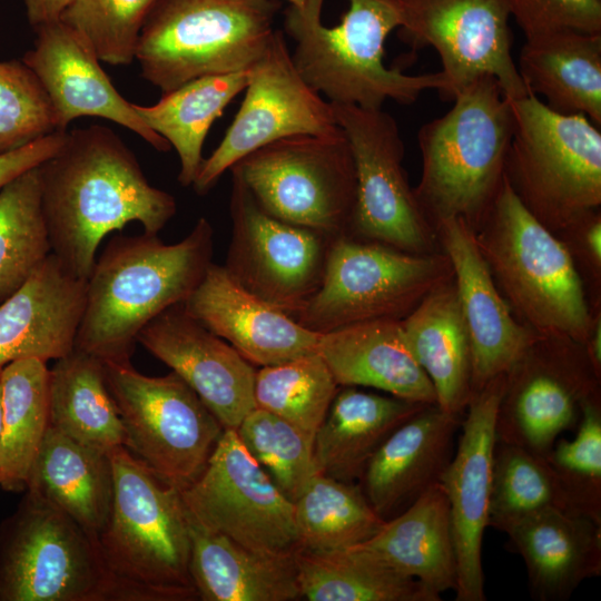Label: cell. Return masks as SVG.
Masks as SVG:
<instances>
[{"instance_id": "48", "label": "cell", "mask_w": 601, "mask_h": 601, "mask_svg": "<svg viewBox=\"0 0 601 601\" xmlns=\"http://www.w3.org/2000/svg\"><path fill=\"white\" fill-rule=\"evenodd\" d=\"M71 0H24L27 18L36 29L45 23L59 20Z\"/></svg>"}, {"instance_id": "28", "label": "cell", "mask_w": 601, "mask_h": 601, "mask_svg": "<svg viewBox=\"0 0 601 601\" xmlns=\"http://www.w3.org/2000/svg\"><path fill=\"white\" fill-rule=\"evenodd\" d=\"M187 511V510H186ZM188 516L189 573L204 601H290L300 598L294 554L250 550Z\"/></svg>"}, {"instance_id": "40", "label": "cell", "mask_w": 601, "mask_h": 601, "mask_svg": "<svg viewBox=\"0 0 601 601\" xmlns=\"http://www.w3.org/2000/svg\"><path fill=\"white\" fill-rule=\"evenodd\" d=\"M339 387L316 352L256 371L255 407L286 420L314 443Z\"/></svg>"}, {"instance_id": "38", "label": "cell", "mask_w": 601, "mask_h": 601, "mask_svg": "<svg viewBox=\"0 0 601 601\" xmlns=\"http://www.w3.org/2000/svg\"><path fill=\"white\" fill-rule=\"evenodd\" d=\"M298 550L327 553L373 538L385 524L358 483L322 473L312 476L294 501Z\"/></svg>"}, {"instance_id": "49", "label": "cell", "mask_w": 601, "mask_h": 601, "mask_svg": "<svg viewBox=\"0 0 601 601\" xmlns=\"http://www.w3.org/2000/svg\"><path fill=\"white\" fill-rule=\"evenodd\" d=\"M588 246L594 258L600 262L601 259V223L600 219H595L588 229L587 233Z\"/></svg>"}, {"instance_id": "27", "label": "cell", "mask_w": 601, "mask_h": 601, "mask_svg": "<svg viewBox=\"0 0 601 601\" xmlns=\"http://www.w3.org/2000/svg\"><path fill=\"white\" fill-rule=\"evenodd\" d=\"M317 353L339 386H366L436 405L432 382L412 354L401 321L375 319L321 334Z\"/></svg>"}, {"instance_id": "36", "label": "cell", "mask_w": 601, "mask_h": 601, "mask_svg": "<svg viewBox=\"0 0 601 601\" xmlns=\"http://www.w3.org/2000/svg\"><path fill=\"white\" fill-rule=\"evenodd\" d=\"M300 598L308 601H440L441 594L355 545L294 554Z\"/></svg>"}, {"instance_id": "1", "label": "cell", "mask_w": 601, "mask_h": 601, "mask_svg": "<svg viewBox=\"0 0 601 601\" xmlns=\"http://www.w3.org/2000/svg\"><path fill=\"white\" fill-rule=\"evenodd\" d=\"M39 174L52 254L85 279L108 234L137 221L158 235L177 211L175 197L154 187L134 152L101 125L67 130Z\"/></svg>"}, {"instance_id": "45", "label": "cell", "mask_w": 601, "mask_h": 601, "mask_svg": "<svg viewBox=\"0 0 601 601\" xmlns=\"http://www.w3.org/2000/svg\"><path fill=\"white\" fill-rule=\"evenodd\" d=\"M57 131L49 98L22 60L0 62V154Z\"/></svg>"}, {"instance_id": "19", "label": "cell", "mask_w": 601, "mask_h": 601, "mask_svg": "<svg viewBox=\"0 0 601 601\" xmlns=\"http://www.w3.org/2000/svg\"><path fill=\"white\" fill-rule=\"evenodd\" d=\"M532 347L506 373L496 441L546 456L558 436L578 424L582 404L597 395L598 375L590 362L568 352L536 354Z\"/></svg>"}, {"instance_id": "33", "label": "cell", "mask_w": 601, "mask_h": 601, "mask_svg": "<svg viewBox=\"0 0 601 601\" xmlns=\"http://www.w3.org/2000/svg\"><path fill=\"white\" fill-rule=\"evenodd\" d=\"M26 490L42 495L97 536L108 520L114 496L110 454L50 425Z\"/></svg>"}, {"instance_id": "24", "label": "cell", "mask_w": 601, "mask_h": 601, "mask_svg": "<svg viewBox=\"0 0 601 601\" xmlns=\"http://www.w3.org/2000/svg\"><path fill=\"white\" fill-rule=\"evenodd\" d=\"M87 279L52 253L14 293L0 302V370L22 358L58 359L75 348Z\"/></svg>"}, {"instance_id": "25", "label": "cell", "mask_w": 601, "mask_h": 601, "mask_svg": "<svg viewBox=\"0 0 601 601\" xmlns=\"http://www.w3.org/2000/svg\"><path fill=\"white\" fill-rule=\"evenodd\" d=\"M461 415L427 405L402 423L368 462L358 484L385 521L441 479L454 454Z\"/></svg>"}, {"instance_id": "6", "label": "cell", "mask_w": 601, "mask_h": 601, "mask_svg": "<svg viewBox=\"0 0 601 601\" xmlns=\"http://www.w3.org/2000/svg\"><path fill=\"white\" fill-rule=\"evenodd\" d=\"M277 0H155L135 59L164 93L196 78L248 70L264 53Z\"/></svg>"}, {"instance_id": "46", "label": "cell", "mask_w": 601, "mask_h": 601, "mask_svg": "<svg viewBox=\"0 0 601 601\" xmlns=\"http://www.w3.org/2000/svg\"><path fill=\"white\" fill-rule=\"evenodd\" d=\"M525 38L558 30L601 33V0H510Z\"/></svg>"}, {"instance_id": "42", "label": "cell", "mask_w": 601, "mask_h": 601, "mask_svg": "<svg viewBox=\"0 0 601 601\" xmlns=\"http://www.w3.org/2000/svg\"><path fill=\"white\" fill-rule=\"evenodd\" d=\"M235 431L244 447L290 501L317 473L314 443L286 420L254 407Z\"/></svg>"}, {"instance_id": "2", "label": "cell", "mask_w": 601, "mask_h": 601, "mask_svg": "<svg viewBox=\"0 0 601 601\" xmlns=\"http://www.w3.org/2000/svg\"><path fill=\"white\" fill-rule=\"evenodd\" d=\"M213 250L214 229L205 217L175 244L147 233L110 239L87 279L75 348L104 363H129L139 332L189 297Z\"/></svg>"}, {"instance_id": "31", "label": "cell", "mask_w": 601, "mask_h": 601, "mask_svg": "<svg viewBox=\"0 0 601 601\" xmlns=\"http://www.w3.org/2000/svg\"><path fill=\"white\" fill-rule=\"evenodd\" d=\"M425 406L343 386L315 434L313 454L317 472L358 483L383 442Z\"/></svg>"}, {"instance_id": "14", "label": "cell", "mask_w": 601, "mask_h": 601, "mask_svg": "<svg viewBox=\"0 0 601 601\" xmlns=\"http://www.w3.org/2000/svg\"><path fill=\"white\" fill-rule=\"evenodd\" d=\"M331 104L355 164L356 203L349 236L410 254L423 253L431 229L403 168L404 142L395 118L382 108Z\"/></svg>"}, {"instance_id": "22", "label": "cell", "mask_w": 601, "mask_h": 601, "mask_svg": "<svg viewBox=\"0 0 601 601\" xmlns=\"http://www.w3.org/2000/svg\"><path fill=\"white\" fill-rule=\"evenodd\" d=\"M439 228L467 331L473 393L506 374L534 345V338L500 296L472 227L461 218H447Z\"/></svg>"}, {"instance_id": "11", "label": "cell", "mask_w": 601, "mask_h": 601, "mask_svg": "<svg viewBox=\"0 0 601 601\" xmlns=\"http://www.w3.org/2000/svg\"><path fill=\"white\" fill-rule=\"evenodd\" d=\"M120 415L125 447L183 490L205 469L224 427L175 372L147 376L129 363H104Z\"/></svg>"}, {"instance_id": "7", "label": "cell", "mask_w": 601, "mask_h": 601, "mask_svg": "<svg viewBox=\"0 0 601 601\" xmlns=\"http://www.w3.org/2000/svg\"><path fill=\"white\" fill-rule=\"evenodd\" d=\"M514 118L505 178L548 228L593 216L601 204V131L584 115L551 110L538 96L509 99Z\"/></svg>"}, {"instance_id": "18", "label": "cell", "mask_w": 601, "mask_h": 601, "mask_svg": "<svg viewBox=\"0 0 601 601\" xmlns=\"http://www.w3.org/2000/svg\"><path fill=\"white\" fill-rule=\"evenodd\" d=\"M505 381L502 374L471 394L455 453L441 479L456 556V601L485 600L482 542L489 526L495 422Z\"/></svg>"}, {"instance_id": "13", "label": "cell", "mask_w": 601, "mask_h": 601, "mask_svg": "<svg viewBox=\"0 0 601 601\" xmlns=\"http://www.w3.org/2000/svg\"><path fill=\"white\" fill-rule=\"evenodd\" d=\"M180 491L187 513L206 530L265 554L298 550L294 502L248 453L235 430H224L203 472Z\"/></svg>"}, {"instance_id": "9", "label": "cell", "mask_w": 601, "mask_h": 601, "mask_svg": "<svg viewBox=\"0 0 601 601\" xmlns=\"http://www.w3.org/2000/svg\"><path fill=\"white\" fill-rule=\"evenodd\" d=\"M230 170L269 215L333 238L349 235L356 171L341 127L331 134L273 141Z\"/></svg>"}, {"instance_id": "4", "label": "cell", "mask_w": 601, "mask_h": 601, "mask_svg": "<svg viewBox=\"0 0 601 601\" xmlns=\"http://www.w3.org/2000/svg\"><path fill=\"white\" fill-rule=\"evenodd\" d=\"M110 459L114 496L97 542L112 579L111 601L198 599L189 573L190 534L181 491L125 446Z\"/></svg>"}, {"instance_id": "29", "label": "cell", "mask_w": 601, "mask_h": 601, "mask_svg": "<svg viewBox=\"0 0 601 601\" xmlns=\"http://www.w3.org/2000/svg\"><path fill=\"white\" fill-rule=\"evenodd\" d=\"M376 560L437 593L456 590L457 566L449 500L441 482L358 544Z\"/></svg>"}, {"instance_id": "8", "label": "cell", "mask_w": 601, "mask_h": 601, "mask_svg": "<svg viewBox=\"0 0 601 601\" xmlns=\"http://www.w3.org/2000/svg\"><path fill=\"white\" fill-rule=\"evenodd\" d=\"M483 221L477 244L514 305L541 331L584 343L590 315L572 257L506 178Z\"/></svg>"}, {"instance_id": "50", "label": "cell", "mask_w": 601, "mask_h": 601, "mask_svg": "<svg viewBox=\"0 0 601 601\" xmlns=\"http://www.w3.org/2000/svg\"><path fill=\"white\" fill-rule=\"evenodd\" d=\"M286 1L289 3V6L298 8V9L303 8L307 2V0H286Z\"/></svg>"}, {"instance_id": "17", "label": "cell", "mask_w": 601, "mask_h": 601, "mask_svg": "<svg viewBox=\"0 0 601 601\" xmlns=\"http://www.w3.org/2000/svg\"><path fill=\"white\" fill-rule=\"evenodd\" d=\"M400 39L432 47L447 80L445 100L481 76L494 77L508 99L529 93L511 52L510 0H397Z\"/></svg>"}, {"instance_id": "15", "label": "cell", "mask_w": 601, "mask_h": 601, "mask_svg": "<svg viewBox=\"0 0 601 601\" xmlns=\"http://www.w3.org/2000/svg\"><path fill=\"white\" fill-rule=\"evenodd\" d=\"M224 268L248 293L293 318L323 280L333 237L266 213L233 175Z\"/></svg>"}, {"instance_id": "26", "label": "cell", "mask_w": 601, "mask_h": 601, "mask_svg": "<svg viewBox=\"0 0 601 601\" xmlns=\"http://www.w3.org/2000/svg\"><path fill=\"white\" fill-rule=\"evenodd\" d=\"M505 533L524 561L535 600H568L584 580L601 574V524L588 516L549 508Z\"/></svg>"}, {"instance_id": "3", "label": "cell", "mask_w": 601, "mask_h": 601, "mask_svg": "<svg viewBox=\"0 0 601 601\" xmlns=\"http://www.w3.org/2000/svg\"><path fill=\"white\" fill-rule=\"evenodd\" d=\"M397 0H307L285 10V32L295 40L293 63L329 102L382 108L387 99L410 105L425 90L445 99L442 71L406 75L384 63L385 41L401 26Z\"/></svg>"}, {"instance_id": "5", "label": "cell", "mask_w": 601, "mask_h": 601, "mask_svg": "<svg viewBox=\"0 0 601 601\" xmlns=\"http://www.w3.org/2000/svg\"><path fill=\"white\" fill-rule=\"evenodd\" d=\"M443 116L417 134L422 177L414 189L426 219L483 221L505 178L514 118L499 81L481 76L464 87Z\"/></svg>"}, {"instance_id": "34", "label": "cell", "mask_w": 601, "mask_h": 601, "mask_svg": "<svg viewBox=\"0 0 601 601\" xmlns=\"http://www.w3.org/2000/svg\"><path fill=\"white\" fill-rule=\"evenodd\" d=\"M50 425L105 453L125 446L120 415L99 358L73 348L49 368Z\"/></svg>"}, {"instance_id": "39", "label": "cell", "mask_w": 601, "mask_h": 601, "mask_svg": "<svg viewBox=\"0 0 601 601\" xmlns=\"http://www.w3.org/2000/svg\"><path fill=\"white\" fill-rule=\"evenodd\" d=\"M51 253L38 166L0 189V302L21 287Z\"/></svg>"}, {"instance_id": "10", "label": "cell", "mask_w": 601, "mask_h": 601, "mask_svg": "<svg viewBox=\"0 0 601 601\" xmlns=\"http://www.w3.org/2000/svg\"><path fill=\"white\" fill-rule=\"evenodd\" d=\"M97 536L26 490L0 526V601H111Z\"/></svg>"}, {"instance_id": "21", "label": "cell", "mask_w": 601, "mask_h": 601, "mask_svg": "<svg viewBox=\"0 0 601 601\" xmlns=\"http://www.w3.org/2000/svg\"><path fill=\"white\" fill-rule=\"evenodd\" d=\"M33 48L22 62L45 89L53 110L57 131H67L79 117L111 120L141 137L158 151H168V141L155 132L115 88L92 48L61 20L35 29Z\"/></svg>"}, {"instance_id": "43", "label": "cell", "mask_w": 601, "mask_h": 601, "mask_svg": "<svg viewBox=\"0 0 601 601\" xmlns=\"http://www.w3.org/2000/svg\"><path fill=\"white\" fill-rule=\"evenodd\" d=\"M545 457L571 510L601 524V407L597 395L582 404L575 436L555 441Z\"/></svg>"}, {"instance_id": "44", "label": "cell", "mask_w": 601, "mask_h": 601, "mask_svg": "<svg viewBox=\"0 0 601 601\" xmlns=\"http://www.w3.org/2000/svg\"><path fill=\"white\" fill-rule=\"evenodd\" d=\"M154 1L71 0L59 20L79 33L100 61L129 65Z\"/></svg>"}, {"instance_id": "23", "label": "cell", "mask_w": 601, "mask_h": 601, "mask_svg": "<svg viewBox=\"0 0 601 601\" xmlns=\"http://www.w3.org/2000/svg\"><path fill=\"white\" fill-rule=\"evenodd\" d=\"M185 311L257 366L282 364L317 352L321 334L240 287L211 263Z\"/></svg>"}, {"instance_id": "51", "label": "cell", "mask_w": 601, "mask_h": 601, "mask_svg": "<svg viewBox=\"0 0 601 601\" xmlns=\"http://www.w3.org/2000/svg\"><path fill=\"white\" fill-rule=\"evenodd\" d=\"M0 430H1V404H0Z\"/></svg>"}, {"instance_id": "30", "label": "cell", "mask_w": 601, "mask_h": 601, "mask_svg": "<svg viewBox=\"0 0 601 601\" xmlns=\"http://www.w3.org/2000/svg\"><path fill=\"white\" fill-rule=\"evenodd\" d=\"M518 71L529 93L601 126V33L558 30L525 38Z\"/></svg>"}, {"instance_id": "47", "label": "cell", "mask_w": 601, "mask_h": 601, "mask_svg": "<svg viewBox=\"0 0 601 601\" xmlns=\"http://www.w3.org/2000/svg\"><path fill=\"white\" fill-rule=\"evenodd\" d=\"M67 131H53L18 149L0 154V189L53 156L62 146Z\"/></svg>"}, {"instance_id": "32", "label": "cell", "mask_w": 601, "mask_h": 601, "mask_svg": "<svg viewBox=\"0 0 601 601\" xmlns=\"http://www.w3.org/2000/svg\"><path fill=\"white\" fill-rule=\"evenodd\" d=\"M401 324L412 354L432 382L436 405L462 416L472 394L471 352L455 286H436Z\"/></svg>"}, {"instance_id": "16", "label": "cell", "mask_w": 601, "mask_h": 601, "mask_svg": "<svg viewBox=\"0 0 601 601\" xmlns=\"http://www.w3.org/2000/svg\"><path fill=\"white\" fill-rule=\"evenodd\" d=\"M240 108L214 152L204 158L193 183L207 194L238 160L273 141L338 129L332 104L297 72L283 32L274 30L260 58L247 70Z\"/></svg>"}, {"instance_id": "37", "label": "cell", "mask_w": 601, "mask_h": 601, "mask_svg": "<svg viewBox=\"0 0 601 601\" xmlns=\"http://www.w3.org/2000/svg\"><path fill=\"white\" fill-rule=\"evenodd\" d=\"M246 85L247 70L206 76L164 93L155 105L134 104L148 127L176 149L181 186L193 185L204 160L203 146L211 125Z\"/></svg>"}, {"instance_id": "41", "label": "cell", "mask_w": 601, "mask_h": 601, "mask_svg": "<svg viewBox=\"0 0 601 601\" xmlns=\"http://www.w3.org/2000/svg\"><path fill=\"white\" fill-rule=\"evenodd\" d=\"M549 508L573 512L546 457L496 441L489 525L505 533L523 518Z\"/></svg>"}, {"instance_id": "35", "label": "cell", "mask_w": 601, "mask_h": 601, "mask_svg": "<svg viewBox=\"0 0 601 601\" xmlns=\"http://www.w3.org/2000/svg\"><path fill=\"white\" fill-rule=\"evenodd\" d=\"M0 487L26 491L50 426L49 367L22 358L0 370Z\"/></svg>"}, {"instance_id": "12", "label": "cell", "mask_w": 601, "mask_h": 601, "mask_svg": "<svg viewBox=\"0 0 601 601\" xmlns=\"http://www.w3.org/2000/svg\"><path fill=\"white\" fill-rule=\"evenodd\" d=\"M444 274L446 263L439 258L338 236L321 286L294 319L318 334L375 319L401 321L442 284Z\"/></svg>"}, {"instance_id": "20", "label": "cell", "mask_w": 601, "mask_h": 601, "mask_svg": "<svg viewBox=\"0 0 601 601\" xmlns=\"http://www.w3.org/2000/svg\"><path fill=\"white\" fill-rule=\"evenodd\" d=\"M199 396L224 428L236 430L255 407L256 370L230 344L174 305L137 336Z\"/></svg>"}]
</instances>
